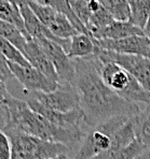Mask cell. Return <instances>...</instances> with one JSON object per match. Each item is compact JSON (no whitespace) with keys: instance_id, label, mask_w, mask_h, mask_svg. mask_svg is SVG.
<instances>
[{"instance_id":"34","label":"cell","mask_w":150,"mask_h":159,"mask_svg":"<svg viewBox=\"0 0 150 159\" xmlns=\"http://www.w3.org/2000/svg\"><path fill=\"white\" fill-rule=\"evenodd\" d=\"M84 1L86 2V3H88V2H90V1H92V0H84Z\"/></svg>"},{"instance_id":"17","label":"cell","mask_w":150,"mask_h":159,"mask_svg":"<svg viewBox=\"0 0 150 159\" xmlns=\"http://www.w3.org/2000/svg\"><path fill=\"white\" fill-rule=\"evenodd\" d=\"M131 16L128 22L139 27H145L150 15V0H128Z\"/></svg>"},{"instance_id":"1","label":"cell","mask_w":150,"mask_h":159,"mask_svg":"<svg viewBox=\"0 0 150 159\" xmlns=\"http://www.w3.org/2000/svg\"><path fill=\"white\" fill-rule=\"evenodd\" d=\"M72 60L75 65L74 86L79 96L83 121L89 128L116 116L132 117L142 111L143 107L139 104L128 102L103 82L98 72L99 60L95 55Z\"/></svg>"},{"instance_id":"11","label":"cell","mask_w":150,"mask_h":159,"mask_svg":"<svg viewBox=\"0 0 150 159\" xmlns=\"http://www.w3.org/2000/svg\"><path fill=\"white\" fill-rule=\"evenodd\" d=\"M24 101L32 111L40 114L41 116H43L44 118L48 119L50 123H52L53 125L57 126V127L66 128V129L77 128L80 127L81 121H83V113L80 109L74 110V111L67 112V113H62V112L46 109L30 98H25Z\"/></svg>"},{"instance_id":"25","label":"cell","mask_w":150,"mask_h":159,"mask_svg":"<svg viewBox=\"0 0 150 159\" xmlns=\"http://www.w3.org/2000/svg\"><path fill=\"white\" fill-rule=\"evenodd\" d=\"M0 159H11V143L3 130H0Z\"/></svg>"},{"instance_id":"30","label":"cell","mask_w":150,"mask_h":159,"mask_svg":"<svg viewBox=\"0 0 150 159\" xmlns=\"http://www.w3.org/2000/svg\"><path fill=\"white\" fill-rule=\"evenodd\" d=\"M143 31H144L145 37H147L148 40L150 41V15L148 17V20H147L146 25H145V27L143 28Z\"/></svg>"},{"instance_id":"13","label":"cell","mask_w":150,"mask_h":159,"mask_svg":"<svg viewBox=\"0 0 150 159\" xmlns=\"http://www.w3.org/2000/svg\"><path fill=\"white\" fill-rule=\"evenodd\" d=\"M97 40L90 34L78 32L70 38L69 51L67 53L70 59H82L94 56L97 50Z\"/></svg>"},{"instance_id":"9","label":"cell","mask_w":150,"mask_h":159,"mask_svg":"<svg viewBox=\"0 0 150 159\" xmlns=\"http://www.w3.org/2000/svg\"><path fill=\"white\" fill-rule=\"evenodd\" d=\"M9 68L14 79H16L26 92L50 93L58 87V83L51 81L31 66H21L9 61Z\"/></svg>"},{"instance_id":"5","label":"cell","mask_w":150,"mask_h":159,"mask_svg":"<svg viewBox=\"0 0 150 159\" xmlns=\"http://www.w3.org/2000/svg\"><path fill=\"white\" fill-rule=\"evenodd\" d=\"M128 118V116H116L95 127L90 128V130L85 133L80 146L70 158L92 159L107 152L114 153L111 149L112 137Z\"/></svg>"},{"instance_id":"24","label":"cell","mask_w":150,"mask_h":159,"mask_svg":"<svg viewBox=\"0 0 150 159\" xmlns=\"http://www.w3.org/2000/svg\"><path fill=\"white\" fill-rule=\"evenodd\" d=\"M69 6L74 14L77 16V18L84 26H86L89 18L91 16V13L88 9V3L84 0H69Z\"/></svg>"},{"instance_id":"23","label":"cell","mask_w":150,"mask_h":159,"mask_svg":"<svg viewBox=\"0 0 150 159\" xmlns=\"http://www.w3.org/2000/svg\"><path fill=\"white\" fill-rule=\"evenodd\" d=\"M0 53L7 58L8 61L21 65V66H30V64L24 57V55L11 42L1 38V37H0Z\"/></svg>"},{"instance_id":"18","label":"cell","mask_w":150,"mask_h":159,"mask_svg":"<svg viewBox=\"0 0 150 159\" xmlns=\"http://www.w3.org/2000/svg\"><path fill=\"white\" fill-rule=\"evenodd\" d=\"M0 37L8 40L9 42H11L24 55L25 46H26V43L29 40L14 25L6 22V20H0Z\"/></svg>"},{"instance_id":"27","label":"cell","mask_w":150,"mask_h":159,"mask_svg":"<svg viewBox=\"0 0 150 159\" xmlns=\"http://www.w3.org/2000/svg\"><path fill=\"white\" fill-rule=\"evenodd\" d=\"M10 124V113L7 106H0V130H4Z\"/></svg>"},{"instance_id":"6","label":"cell","mask_w":150,"mask_h":159,"mask_svg":"<svg viewBox=\"0 0 150 159\" xmlns=\"http://www.w3.org/2000/svg\"><path fill=\"white\" fill-rule=\"evenodd\" d=\"M95 56L102 62H114L130 73L143 87L150 93V59L140 55L119 54L98 48Z\"/></svg>"},{"instance_id":"28","label":"cell","mask_w":150,"mask_h":159,"mask_svg":"<svg viewBox=\"0 0 150 159\" xmlns=\"http://www.w3.org/2000/svg\"><path fill=\"white\" fill-rule=\"evenodd\" d=\"M11 96L12 95L9 92L8 87H7V84L0 82V106H6Z\"/></svg>"},{"instance_id":"3","label":"cell","mask_w":150,"mask_h":159,"mask_svg":"<svg viewBox=\"0 0 150 159\" xmlns=\"http://www.w3.org/2000/svg\"><path fill=\"white\" fill-rule=\"evenodd\" d=\"M11 143V159H50L67 154L70 149L64 144L44 141L12 126L3 130Z\"/></svg>"},{"instance_id":"14","label":"cell","mask_w":150,"mask_h":159,"mask_svg":"<svg viewBox=\"0 0 150 159\" xmlns=\"http://www.w3.org/2000/svg\"><path fill=\"white\" fill-rule=\"evenodd\" d=\"M132 36H145L143 29L139 27L133 25L130 22H119L114 20L111 24H109L106 28L102 30L97 36L95 37L96 40H117L123 39Z\"/></svg>"},{"instance_id":"36","label":"cell","mask_w":150,"mask_h":159,"mask_svg":"<svg viewBox=\"0 0 150 159\" xmlns=\"http://www.w3.org/2000/svg\"><path fill=\"white\" fill-rule=\"evenodd\" d=\"M136 159H138V157H137V158H136Z\"/></svg>"},{"instance_id":"19","label":"cell","mask_w":150,"mask_h":159,"mask_svg":"<svg viewBox=\"0 0 150 159\" xmlns=\"http://www.w3.org/2000/svg\"><path fill=\"white\" fill-rule=\"evenodd\" d=\"M100 6L114 17V20L128 22L131 16L128 0H98Z\"/></svg>"},{"instance_id":"29","label":"cell","mask_w":150,"mask_h":159,"mask_svg":"<svg viewBox=\"0 0 150 159\" xmlns=\"http://www.w3.org/2000/svg\"><path fill=\"white\" fill-rule=\"evenodd\" d=\"M100 7L102 6H100V3H99L98 0H92V1L88 2V9H89V11H90L91 14L97 12V11L100 9Z\"/></svg>"},{"instance_id":"35","label":"cell","mask_w":150,"mask_h":159,"mask_svg":"<svg viewBox=\"0 0 150 159\" xmlns=\"http://www.w3.org/2000/svg\"><path fill=\"white\" fill-rule=\"evenodd\" d=\"M0 82H1V81H0ZM2 83H3V82H2Z\"/></svg>"},{"instance_id":"21","label":"cell","mask_w":150,"mask_h":159,"mask_svg":"<svg viewBox=\"0 0 150 159\" xmlns=\"http://www.w3.org/2000/svg\"><path fill=\"white\" fill-rule=\"evenodd\" d=\"M114 17L105 10L103 7L95 13H92L89 18V22L86 24V29L89 34L95 39V37L102 31L104 28H106L109 24L114 22Z\"/></svg>"},{"instance_id":"12","label":"cell","mask_w":150,"mask_h":159,"mask_svg":"<svg viewBox=\"0 0 150 159\" xmlns=\"http://www.w3.org/2000/svg\"><path fill=\"white\" fill-rule=\"evenodd\" d=\"M24 57L28 60L30 66L41 72L43 75H46L51 81H54L58 83V75L56 73L52 62L46 55V53L42 51V48L37 44L35 40H29L26 43L24 51Z\"/></svg>"},{"instance_id":"15","label":"cell","mask_w":150,"mask_h":159,"mask_svg":"<svg viewBox=\"0 0 150 159\" xmlns=\"http://www.w3.org/2000/svg\"><path fill=\"white\" fill-rule=\"evenodd\" d=\"M135 133L136 140L140 144L146 147L147 151L150 149V104L143 107L142 111L134 116Z\"/></svg>"},{"instance_id":"10","label":"cell","mask_w":150,"mask_h":159,"mask_svg":"<svg viewBox=\"0 0 150 159\" xmlns=\"http://www.w3.org/2000/svg\"><path fill=\"white\" fill-rule=\"evenodd\" d=\"M98 48L119 54L140 55L150 59V41L145 36H132L117 40H97Z\"/></svg>"},{"instance_id":"26","label":"cell","mask_w":150,"mask_h":159,"mask_svg":"<svg viewBox=\"0 0 150 159\" xmlns=\"http://www.w3.org/2000/svg\"><path fill=\"white\" fill-rule=\"evenodd\" d=\"M13 79L14 76L12 72H11L10 68H9V61L0 53V81L3 82L4 84H7L8 82H10Z\"/></svg>"},{"instance_id":"2","label":"cell","mask_w":150,"mask_h":159,"mask_svg":"<svg viewBox=\"0 0 150 159\" xmlns=\"http://www.w3.org/2000/svg\"><path fill=\"white\" fill-rule=\"evenodd\" d=\"M6 106L10 113L9 126L44 141L64 144L70 152L75 148L78 149L85 137L86 132L81 126L70 129L57 127L40 114L32 111L24 100L15 98L14 96H11Z\"/></svg>"},{"instance_id":"16","label":"cell","mask_w":150,"mask_h":159,"mask_svg":"<svg viewBox=\"0 0 150 159\" xmlns=\"http://www.w3.org/2000/svg\"><path fill=\"white\" fill-rule=\"evenodd\" d=\"M34 1L38 2V3H40V4H43V6L51 7V8L54 9L57 12L65 14V15L68 17L70 23L72 24V26L76 28L77 31L80 32V34H90L88 29L85 28V26L77 18V16L72 12L71 8H70V6H69V0H34Z\"/></svg>"},{"instance_id":"7","label":"cell","mask_w":150,"mask_h":159,"mask_svg":"<svg viewBox=\"0 0 150 159\" xmlns=\"http://www.w3.org/2000/svg\"><path fill=\"white\" fill-rule=\"evenodd\" d=\"M23 93L24 98H30L52 111L67 113L80 109L78 93L72 84H58V87L50 93L23 90Z\"/></svg>"},{"instance_id":"8","label":"cell","mask_w":150,"mask_h":159,"mask_svg":"<svg viewBox=\"0 0 150 159\" xmlns=\"http://www.w3.org/2000/svg\"><path fill=\"white\" fill-rule=\"evenodd\" d=\"M42 48L52 62L58 75V84H72L75 81V65L60 44L46 38L32 39Z\"/></svg>"},{"instance_id":"22","label":"cell","mask_w":150,"mask_h":159,"mask_svg":"<svg viewBox=\"0 0 150 159\" xmlns=\"http://www.w3.org/2000/svg\"><path fill=\"white\" fill-rule=\"evenodd\" d=\"M27 3L29 6L30 10L34 12L35 15L37 16V18L40 20L41 24L44 25L46 28L50 27V25L55 20L56 14L58 13L57 11H55L51 7L38 3V2L34 1V0H27Z\"/></svg>"},{"instance_id":"4","label":"cell","mask_w":150,"mask_h":159,"mask_svg":"<svg viewBox=\"0 0 150 159\" xmlns=\"http://www.w3.org/2000/svg\"><path fill=\"white\" fill-rule=\"evenodd\" d=\"M98 72L103 82L110 89L118 93L128 102L139 106L150 104V93L117 64L111 61L102 62L99 60Z\"/></svg>"},{"instance_id":"20","label":"cell","mask_w":150,"mask_h":159,"mask_svg":"<svg viewBox=\"0 0 150 159\" xmlns=\"http://www.w3.org/2000/svg\"><path fill=\"white\" fill-rule=\"evenodd\" d=\"M48 29L57 39H70L75 34H78L76 28L72 26V24L68 20V17L65 14L60 12L56 14L55 20H53V23Z\"/></svg>"},{"instance_id":"31","label":"cell","mask_w":150,"mask_h":159,"mask_svg":"<svg viewBox=\"0 0 150 159\" xmlns=\"http://www.w3.org/2000/svg\"><path fill=\"white\" fill-rule=\"evenodd\" d=\"M6 1H8L9 3H11V4H13V6H16V7L20 8L22 4L26 3L27 0H6Z\"/></svg>"},{"instance_id":"33","label":"cell","mask_w":150,"mask_h":159,"mask_svg":"<svg viewBox=\"0 0 150 159\" xmlns=\"http://www.w3.org/2000/svg\"><path fill=\"white\" fill-rule=\"evenodd\" d=\"M50 159H70V157L67 154H63V155H60V156H56L54 158H50Z\"/></svg>"},{"instance_id":"37","label":"cell","mask_w":150,"mask_h":159,"mask_svg":"<svg viewBox=\"0 0 150 159\" xmlns=\"http://www.w3.org/2000/svg\"><path fill=\"white\" fill-rule=\"evenodd\" d=\"M70 159H71V158H70Z\"/></svg>"},{"instance_id":"32","label":"cell","mask_w":150,"mask_h":159,"mask_svg":"<svg viewBox=\"0 0 150 159\" xmlns=\"http://www.w3.org/2000/svg\"><path fill=\"white\" fill-rule=\"evenodd\" d=\"M138 159H150V149L146 151L145 153H143L142 155L138 157Z\"/></svg>"}]
</instances>
